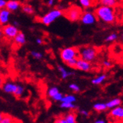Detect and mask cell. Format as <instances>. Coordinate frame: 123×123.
I'll return each mask as SVG.
<instances>
[{"label":"cell","mask_w":123,"mask_h":123,"mask_svg":"<svg viewBox=\"0 0 123 123\" xmlns=\"http://www.w3.org/2000/svg\"><path fill=\"white\" fill-rule=\"evenodd\" d=\"M36 44H37L42 45L43 44V40L41 38H37L36 39Z\"/></svg>","instance_id":"d590c367"},{"label":"cell","mask_w":123,"mask_h":123,"mask_svg":"<svg viewBox=\"0 0 123 123\" xmlns=\"http://www.w3.org/2000/svg\"><path fill=\"white\" fill-rule=\"evenodd\" d=\"M66 122L67 123H77L76 122V115L75 113L70 112L66 113L65 116H64Z\"/></svg>","instance_id":"e0dca14e"},{"label":"cell","mask_w":123,"mask_h":123,"mask_svg":"<svg viewBox=\"0 0 123 123\" xmlns=\"http://www.w3.org/2000/svg\"><path fill=\"white\" fill-rule=\"evenodd\" d=\"M11 12L6 8L0 9V26L6 25L10 19Z\"/></svg>","instance_id":"8fae6325"},{"label":"cell","mask_w":123,"mask_h":123,"mask_svg":"<svg viewBox=\"0 0 123 123\" xmlns=\"http://www.w3.org/2000/svg\"><path fill=\"white\" fill-rule=\"evenodd\" d=\"M60 59L64 63H66L67 61L70 59L79 58V51L76 47H66L62 49L60 51Z\"/></svg>","instance_id":"277c9868"},{"label":"cell","mask_w":123,"mask_h":123,"mask_svg":"<svg viewBox=\"0 0 123 123\" xmlns=\"http://www.w3.org/2000/svg\"><path fill=\"white\" fill-rule=\"evenodd\" d=\"M60 107L67 110H75L77 108L76 105H75L74 103H66V102H60Z\"/></svg>","instance_id":"d4e9b609"},{"label":"cell","mask_w":123,"mask_h":123,"mask_svg":"<svg viewBox=\"0 0 123 123\" xmlns=\"http://www.w3.org/2000/svg\"><path fill=\"white\" fill-rule=\"evenodd\" d=\"M14 44L18 46L24 45L27 42L26 36L22 32H19L14 38Z\"/></svg>","instance_id":"4fadbf2b"},{"label":"cell","mask_w":123,"mask_h":123,"mask_svg":"<svg viewBox=\"0 0 123 123\" xmlns=\"http://www.w3.org/2000/svg\"><path fill=\"white\" fill-rule=\"evenodd\" d=\"M94 123H107L106 121L104 119H97L94 121Z\"/></svg>","instance_id":"74e56055"},{"label":"cell","mask_w":123,"mask_h":123,"mask_svg":"<svg viewBox=\"0 0 123 123\" xmlns=\"http://www.w3.org/2000/svg\"><path fill=\"white\" fill-rule=\"evenodd\" d=\"M2 37V29L1 28V26H0V38H1Z\"/></svg>","instance_id":"60d3db41"},{"label":"cell","mask_w":123,"mask_h":123,"mask_svg":"<svg viewBox=\"0 0 123 123\" xmlns=\"http://www.w3.org/2000/svg\"><path fill=\"white\" fill-rule=\"evenodd\" d=\"M13 25H14V26L17 27V26H20V23H19V22L17 21V20H14V22H13Z\"/></svg>","instance_id":"f35d334b"},{"label":"cell","mask_w":123,"mask_h":123,"mask_svg":"<svg viewBox=\"0 0 123 123\" xmlns=\"http://www.w3.org/2000/svg\"><path fill=\"white\" fill-rule=\"evenodd\" d=\"M82 14V9L76 5L71 6L64 12L65 17L71 22H76L80 20Z\"/></svg>","instance_id":"5b68a950"},{"label":"cell","mask_w":123,"mask_h":123,"mask_svg":"<svg viewBox=\"0 0 123 123\" xmlns=\"http://www.w3.org/2000/svg\"><path fill=\"white\" fill-rule=\"evenodd\" d=\"M6 2H7L6 0H0V9L5 8Z\"/></svg>","instance_id":"e575fe53"},{"label":"cell","mask_w":123,"mask_h":123,"mask_svg":"<svg viewBox=\"0 0 123 123\" xmlns=\"http://www.w3.org/2000/svg\"><path fill=\"white\" fill-rule=\"evenodd\" d=\"M54 123H67V122H66L64 116H60V117L56 119V120L54 121Z\"/></svg>","instance_id":"d6a6232c"},{"label":"cell","mask_w":123,"mask_h":123,"mask_svg":"<svg viewBox=\"0 0 123 123\" xmlns=\"http://www.w3.org/2000/svg\"><path fill=\"white\" fill-rule=\"evenodd\" d=\"M21 7V3L19 1H17V0H8L6 2V5H5V8L8 10L11 13V12L17 11Z\"/></svg>","instance_id":"7c38bea8"},{"label":"cell","mask_w":123,"mask_h":123,"mask_svg":"<svg viewBox=\"0 0 123 123\" xmlns=\"http://www.w3.org/2000/svg\"><path fill=\"white\" fill-rule=\"evenodd\" d=\"M103 65L105 68H109L112 67L113 64H112L111 62L109 61V60H104L103 62Z\"/></svg>","instance_id":"1f68e13d"},{"label":"cell","mask_w":123,"mask_h":123,"mask_svg":"<svg viewBox=\"0 0 123 123\" xmlns=\"http://www.w3.org/2000/svg\"><path fill=\"white\" fill-rule=\"evenodd\" d=\"M63 15H64V11L58 8L53 9L50 11H48L45 15H43L40 18V22L43 25L48 26Z\"/></svg>","instance_id":"3957f363"},{"label":"cell","mask_w":123,"mask_h":123,"mask_svg":"<svg viewBox=\"0 0 123 123\" xmlns=\"http://www.w3.org/2000/svg\"><path fill=\"white\" fill-rule=\"evenodd\" d=\"M0 123H14V119L10 115H4Z\"/></svg>","instance_id":"484cf974"},{"label":"cell","mask_w":123,"mask_h":123,"mask_svg":"<svg viewBox=\"0 0 123 123\" xmlns=\"http://www.w3.org/2000/svg\"><path fill=\"white\" fill-rule=\"evenodd\" d=\"M21 8H22V11L23 13H25L26 14L33 15L35 13V10H34L33 7L30 5H27V4L23 5L21 6Z\"/></svg>","instance_id":"ac0fdd59"},{"label":"cell","mask_w":123,"mask_h":123,"mask_svg":"<svg viewBox=\"0 0 123 123\" xmlns=\"http://www.w3.org/2000/svg\"><path fill=\"white\" fill-rule=\"evenodd\" d=\"M77 59L78 58H75V59H70L69 61H67L66 62V65L68 67L71 68H75L76 62H77Z\"/></svg>","instance_id":"f546056e"},{"label":"cell","mask_w":123,"mask_h":123,"mask_svg":"<svg viewBox=\"0 0 123 123\" xmlns=\"http://www.w3.org/2000/svg\"><path fill=\"white\" fill-rule=\"evenodd\" d=\"M94 14L98 20L107 24L115 23L116 17L113 8L101 5L95 9Z\"/></svg>","instance_id":"6da1fadb"},{"label":"cell","mask_w":123,"mask_h":123,"mask_svg":"<svg viewBox=\"0 0 123 123\" xmlns=\"http://www.w3.org/2000/svg\"><path fill=\"white\" fill-rule=\"evenodd\" d=\"M117 38H118L117 34L116 33H111L106 37L104 41H105L106 42H113V41H115L116 40H117Z\"/></svg>","instance_id":"4316f807"},{"label":"cell","mask_w":123,"mask_h":123,"mask_svg":"<svg viewBox=\"0 0 123 123\" xmlns=\"http://www.w3.org/2000/svg\"><path fill=\"white\" fill-rule=\"evenodd\" d=\"M3 116H4V114L2 113H0V122H1V120H2V119L3 117Z\"/></svg>","instance_id":"b9f144b4"},{"label":"cell","mask_w":123,"mask_h":123,"mask_svg":"<svg viewBox=\"0 0 123 123\" xmlns=\"http://www.w3.org/2000/svg\"><path fill=\"white\" fill-rule=\"evenodd\" d=\"M30 54L31 56L35 59H37V60H41L43 57V55L42 53L39 52V51H36V50H32L30 52Z\"/></svg>","instance_id":"83f0119b"},{"label":"cell","mask_w":123,"mask_h":123,"mask_svg":"<svg viewBox=\"0 0 123 123\" xmlns=\"http://www.w3.org/2000/svg\"><path fill=\"white\" fill-rule=\"evenodd\" d=\"M109 117L113 119V121H122L123 119V107L120 105L113 109H110Z\"/></svg>","instance_id":"ba28073f"},{"label":"cell","mask_w":123,"mask_h":123,"mask_svg":"<svg viewBox=\"0 0 123 123\" xmlns=\"http://www.w3.org/2000/svg\"><path fill=\"white\" fill-rule=\"evenodd\" d=\"M122 103V101L120 98H113L112 100L107 101L106 103V106L107 109H113L114 107L120 106Z\"/></svg>","instance_id":"5bb4252c"},{"label":"cell","mask_w":123,"mask_h":123,"mask_svg":"<svg viewBox=\"0 0 123 123\" xmlns=\"http://www.w3.org/2000/svg\"><path fill=\"white\" fill-rule=\"evenodd\" d=\"M59 92H60L59 89L57 86H51V87H50L48 89L47 95H48V97H50L51 98H52L55 95L58 94Z\"/></svg>","instance_id":"603a6c76"},{"label":"cell","mask_w":123,"mask_h":123,"mask_svg":"<svg viewBox=\"0 0 123 123\" xmlns=\"http://www.w3.org/2000/svg\"><path fill=\"white\" fill-rule=\"evenodd\" d=\"M17 84H16L13 82H5V83H3L1 87L5 93L14 95V93L16 91V89H17Z\"/></svg>","instance_id":"30bf717a"},{"label":"cell","mask_w":123,"mask_h":123,"mask_svg":"<svg viewBox=\"0 0 123 123\" xmlns=\"http://www.w3.org/2000/svg\"><path fill=\"white\" fill-rule=\"evenodd\" d=\"M112 123H120V122H119V121H113Z\"/></svg>","instance_id":"7bdbcfd3"},{"label":"cell","mask_w":123,"mask_h":123,"mask_svg":"<svg viewBox=\"0 0 123 123\" xmlns=\"http://www.w3.org/2000/svg\"><path fill=\"white\" fill-rule=\"evenodd\" d=\"M24 91H25V89L23 86L22 85H20V84H17V89H16V91L14 93V95L16 97V98H21L23 93H24Z\"/></svg>","instance_id":"7402d4cb"},{"label":"cell","mask_w":123,"mask_h":123,"mask_svg":"<svg viewBox=\"0 0 123 123\" xmlns=\"http://www.w3.org/2000/svg\"><path fill=\"white\" fill-rule=\"evenodd\" d=\"M79 58H80L90 63L94 62L97 57V47L91 45L82 46L78 49Z\"/></svg>","instance_id":"7a4b0ae2"},{"label":"cell","mask_w":123,"mask_h":123,"mask_svg":"<svg viewBox=\"0 0 123 123\" xmlns=\"http://www.w3.org/2000/svg\"><path fill=\"white\" fill-rule=\"evenodd\" d=\"M79 3L85 9H88L93 5V0H79Z\"/></svg>","instance_id":"cb8c5ba5"},{"label":"cell","mask_w":123,"mask_h":123,"mask_svg":"<svg viewBox=\"0 0 123 123\" xmlns=\"http://www.w3.org/2000/svg\"><path fill=\"white\" fill-rule=\"evenodd\" d=\"M63 96H64V95H63V93H61L60 92H59L58 94H56L55 95L53 98H52V100L54 101H61V99L63 98Z\"/></svg>","instance_id":"4dcf8cb0"},{"label":"cell","mask_w":123,"mask_h":123,"mask_svg":"<svg viewBox=\"0 0 123 123\" xmlns=\"http://www.w3.org/2000/svg\"><path fill=\"white\" fill-rule=\"evenodd\" d=\"M2 29V35H4L5 38L8 40L14 39L17 34L19 32L18 28L14 26L13 24H6V25L3 26Z\"/></svg>","instance_id":"8992f818"},{"label":"cell","mask_w":123,"mask_h":123,"mask_svg":"<svg viewBox=\"0 0 123 123\" xmlns=\"http://www.w3.org/2000/svg\"><path fill=\"white\" fill-rule=\"evenodd\" d=\"M81 22L86 26H91L94 24L97 21V17L94 12L87 11L82 14L80 17Z\"/></svg>","instance_id":"52a82bcc"},{"label":"cell","mask_w":123,"mask_h":123,"mask_svg":"<svg viewBox=\"0 0 123 123\" xmlns=\"http://www.w3.org/2000/svg\"><path fill=\"white\" fill-rule=\"evenodd\" d=\"M58 71L60 74L61 78H62L63 80H66V79L68 78L69 77L74 75V73L71 72V71H68L64 67H63L62 65H58Z\"/></svg>","instance_id":"9a60e30c"},{"label":"cell","mask_w":123,"mask_h":123,"mask_svg":"<svg viewBox=\"0 0 123 123\" xmlns=\"http://www.w3.org/2000/svg\"><path fill=\"white\" fill-rule=\"evenodd\" d=\"M101 5L113 8L117 4V0H98Z\"/></svg>","instance_id":"ffe728a7"},{"label":"cell","mask_w":123,"mask_h":123,"mask_svg":"<svg viewBox=\"0 0 123 123\" xmlns=\"http://www.w3.org/2000/svg\"><path fill=\"white\" fill-rule=\"evenodd\" d=\"M93 109L97 112H103L107 110L106 103H102V102L95 103L93 105Z\"/></svg>","instance_id":"d6986e66"},{"label":"cell","mask_w":123,"mask_h":123,"mask_svg":"<svg viewBox=\"0 0 123 123\" xmlns=\"http://www.w3.org/2000/svg\"><path fill=\"white\" fill-rule=\"evenodd\" d=\"M81 115H82L83 116H85V117H88L89 116V112L88 110H80V111H79Z\"/></svg>","instance_id":"836d02e7"},{"label":"cell","mask_w":123,"mask_h":123,"mask_svg":"<svg viewBox=\"0 0 123 123\" xmlns=\"http://www.w3.org/2000/svg\"><path fill=\"white\" fill-rule=\"evenodd\" d=\"M107 77V74H102L96 77L94 79H92L91 80V83L93 84V85H95V86L101 85V84H102L104 81L106 80Z\"/></svg>","instance_id":"2e32d148"},{"label":"cell","mask_w":123,"mask_h":123,"mask_svg":"<svg viewBox=\"0 0 123 123\" xmlns=\"http://www.w3.org/2000/svg\"><path fill=\"white\" fill-rule=\"evenodd\" d=\"M76 101V97L74 95H64L60 102L66 103H75Z\"/></svg>","instance_id":"44dd1931"},{"label":"cell","mask_w":123,"mask_h":123,"mask_svg":"<svg viewBox=\"0 0 123 123\" xmlns=\"http://www.w3.org/2000/svg\"><path fill=\"white\" fill-rule=\"evenodd\" d=\"M69 89L75 93H78V92H80V87L76 83H70L69 85Z\"/></svg>","instance_id":"f1b7e54d"},{"label":"cell","mask_w":123,"mask_h":123,"mask_svg":"<svg viewBox=\"0 0 123 123\" xmlns=\"http://www.w3.org/2000/svg\"><path fill=\"white\" fill-rule=\"evenodd\" d=\"M54 2H55V0H48V7H52V6L54 5Z\"/></svg>","instance_id":"8d00e7d4"},{"label":"cell","mask_w":123,"mask_h":123,"mask_svg":"<svg viewBox=\"0 0 123 123\" xmlns=\"http://www.w3.org/2000/svg\"><path fill=\"white\" fill-rule=\"evenodd\" d=\"M3 83H4V80H3V78L0 76V87L2 86V84H3Z\"/></svg>","instance_id":"ab89813d"},{"label":"cell","mask_w":123,"mask_h":123,"mask_svg":"<svg viewBox=\"0 0 123 123\" xmlns=\"http://www.w3.org/2000/svg\"><path fill=\"white\" fill-rule=\"evenodd\" d=\"M75 68L82 71L88 72L92 69V65L91 63L88 62H86L80 58H78Z\"/></svg>","instance_id":"9c48e42d"}]
</instances>
